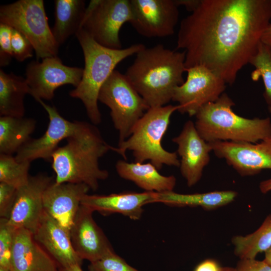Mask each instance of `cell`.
Masks as SVG:
<instances>
[{"instance_id":"obj_1","label":"cell","mask_w":271,"mask_h":271,"mask_svg":"<svg viewBox=\"0 0 271 271\" xmlns=\"http://www.w3.org/2000/svg\"><path fill=\"white\" fill-rule=\"evenodd\" d=\"M271 21V0H201L181 21L177 49L187 68L202 66L233 84Z\"/></svg>"},{"instance_id":"obj_2","label":"cell","mask_w":271,"mask_h":271,"mask_svg":"<svg viewBox=\"0 0 271 271\" xmlns=\"http://www.w3.org/2000/svg\"><path fill=\"white\" fill-rule=\"evenodd\" d=\"M185 52L158 44L136 54L124 75L150 108L166 105L184 82Z\"/></svg>"},{"instance_id":"obj_3","label":"cell","mask_w":271,"mask_h":271,"mask_svg":"<svg viewBox=\"0 0 271 271\" xmlns=\"http://www.w3.org/2000/svg\"><path fill=\"white\" fill-rule=\"evenodd\" d=\"M111 147L94 124L84 122L75 134L67 139V144L58 147L52 155L55 183L84 184L96 190L99 182L109 176L107 170L100 168L99 159Z\"/></svg>"},{"instance_id":"obj_4","label":"cell","mask_w":271,"mask_h":271,"mask_svg":"<svg viewBox=\"0 0 271 271\" xmlns=\"http://www.w3.org/2000/svg\"><path fill=\"white\" fill-rule=\"evenodd\" d=\"M75 35L82 49L85 66L79 84L69 95L82 102L89 119L96 125L101 121L98 97L102 86L119 63L145 46L136 44L123 49L107 48L97 43L81 27Z\"/></svg>"},{"instance_id":"obj_5","label":"cell","mask_w":271,"mask_h":271,"mask_svg":"<svg viewBox=\"0 0 271 271\" xmlns=\"http://www.w3.org/2000/svg\"><path fill=\"white\" fill-rule=\"evenodd\" d=\"M234 102L224 92L196 114L194 122L200 136L208 143L217 141L255 143L271 136L269 117L248 118L235 113Z\"/></svg>"},{"instance_id":"obj_6","label":"cell","mask_w":271,"mask_h":271,"mask_svg":"<svg viewBox=\"0 0 271 271\" xmlns=\"http://www.w3.org/2000/svg\"><path fill=\"white\" fill-rule=\"evenodd\" d=\"M178 110V105L150 108L133 127L130 136L111 146V150L126 160V152L131 151L134 162L143 163L150 160L159 170L164 165L180 166L177 152H170L164 149L162 140L167 131L172 114Z\"/></svg>"},{"instance_id":"obj_7","label":"cell","mask_w":271,"mask_h":271,"mask_svg":"<svg viewBox=\"0 0 271 271\" xmlns=\"http://www.w3.org/2000/svg\"><path fill=\"white\" fill-rule=\"evenodd\" d=\"M0 22L17 30L30 41L37 60L57 56L59 46L49 26L43 0H19L1 6Z\"/></svg>"},{"instance_id":"obj_8","label":"cell","mask_w":271,"mask_h":271,"mask_svg":"<svg viewBox=\"0 0 271 271\" xmlns=\"http://www.w3.org/2000/svg\"><path fill=\"white\" fill-rule=\"evenodd\" d=\"M98 100L107 106L118 143L126 140L139 120L149 106L124 74L115 70L102 86Z\"/></svg>"},{"instance_id":"obj_9","label":"cell","mask_w":271,"mask_h":271,"mask_svg":"<svg viewBox=\"0 0 271 271\" xmlns=\"http://www.w3.org/2000/svg\"><path fill=\"white\" fill-rule=\"evenodd\" d=\"M130 0H92L86 8L82 28L97 43L121 49V28L132 19Z\"/></svg>"},{"instance_id":"obj_10","label":"cell","mask_w":271,"mask_h":271,"mask_svg":"<svg viewBox=\"0 0 271 271\" xmlns=\"http://www.w3.org/2000/svg\"><path fill=\"white\" fill-rule=\"evenodd\" d=\"M186 72V79L175 88L172 100L178 103V111L192 116L205 104L217 100L224 92L227 84L202 66L187 68Z\"/></svg>"},{"instance_id":"obj_11","label":"cell","mask_w":271,"mask_h":271,"mask_svg":"<svg viewBox=\"0 0 271 271\" xmlns=\"http://www.w3.org/2000/svg\"><path fill=\"white\" fill-rule=\"evenodd\" d=\"M83 72V69L63 64L58 56L45 58L41 62L31 61L26 69L29 94L37 101L51 100L56 89L62 85L71 84L77 87Z\"/></svg>"},{"instance_id":"obj_12","label":"cell","mask_w":271,"mask_h":271,"mask_svg":"<svg viewBox=\"0 0 271 271\" xmlns=\"http://www.w3.org/2000/svg\"><path fill=\"white\" fill-rule=\"evenodd\" d=\"M132 19L129 23L141 35L147 38L173 35L179 12L175 0H130Z\"/></svg>"},{"instance_id":"obj_13","label":"cell","mask_w":271,"mask_h":271,"mask_svg":"<svg viewBox=\"0 0 271 271\" xmlns=\"http://www.w3.org/2000/svg\"><path fill=\"white\" fill-rule=\"evenodd\" d=\"M215 156L241 176L271 170V136L257 143L217 141L209 143Z\"/></svg>"},{"instance_id":"obj_14","label":"cell","mask_w":271,"mask_h":271,"mask_svg":"<svg viewBox=\"0 0 271 271\" xmlns=\"http://www.w3.org/2000/svg\"><path fill=\"white\" fill-rule=\"evenodd\" d=\"M39 102L47 112L49 122L44 134L37 139H30L17 152L16 159L19 162L32 161L38 159L51 161L52 156L63 140L75 134L84 121H70L62 117L54 106Z\"/></svg>"},{"instance_id":"obj_15","label":"cell","mask_w":271,"mask_h":271,"mask_svg":"<svg viewBox=\"0 0 271 271\" xmlns=\"http://www.w3.org/2000/svg\"><path fill=\"white\" fill-rule=\"evenodd\" d=\"M54 181L52 177L44 173L30 176L28 183L17 189L8 223L16 228H23L33 233L44 211V192Z\"/></svg>"},{"instance_id":"obj_16","label":"cell","mask_w":271,"mask_h":271,"mask_svg":"<svg viewBox=\"0 0 271 271\" xmlns=\"http://www.w3.org/2000/svg\"><path fill=\"white\" fill-rule=\"evenodd\" d=\"M172 141L178 146L181 173L187 185L192 187L200 181L204 169L209 163L212 148L200 136L191 120L185 123L181 132Z\"/></svg>"},{"instance_id":"obj_17","label":"cell","mask_w":271,"mask_h":271,"mask_svg":"<svg viewBox=\"0 0 271 271\" xmlns=\"http://www.w3.org/2000/svg\"><path fill=\"white\" fill-rule=\"evenodd\" d=\"M93 211L81 205L69 230L72 246L83 260L96 261L114 251L102 230L93 218Z\"/></svg>"},{"instance_id":"obj_18","label":"cell","mask_w":271,"mask_h":271,"mask_svg":"<svg viewBox=\"0 0 271 271\" xmlns=\"http://www.w3.org/2000/svg\"><path fill=\"white\" fill-rule=\"evenodd\" d=\"M35 240L56 262L58 268L82 265L72 244L69 231L45 210L36 230Z\"/></svg>"},{"instance_id":"obj_19","label":"cell","mask_w":271,"mask_h":271,"mask_svg":"<svg viewBox=\"0 0 271 271\" xmlns=\"http://www.w3.org/2000/svg\"><path fill=\"white\" fill-rule=\"evenodd\" d=\"M89 187L84 184L52 183L44 192V210L69 231Z\"/></svg>"},{"instance_id":"obj_20","label":"cell","mask_w":271,"mask_h":271,"mask_svg":"<svg viewBox=\"0 0 271 271\" xmlns=\"http://www.w3.org/2000/svg\"><path fill=\"white\" fill-rule=\"evenodd\" d=\"M154 195V192L146 191H126L107 195L86 194L83 197L81 205L103 215L119 213L138 220L143 213V206L153 203Z\"/></svg>"},{"instance_id":"obj_21","label":"cell","mask_w":271,"mask_h":271,"mask_svg":"<svg viewBox=\"0 0 271 271\" xmlns=\"http://www.w3.org/2000/svg\"><path fill=\"white\" fill-rule=\"evenodd\" d=\"M12 271H58L52 257L35 240L30 231L16 228L11 257Z\"/></svg>"},{"instance_id":"obj_22","label":"cell","mask_w":271,"mask_h":271,"mask_svg":"<svg viewBox=\"0 0 271 271\" xmlns=\"http://www.w3.org/2000/svg\"><path fill=\"white\" fill-rule=\"evenodd\" d=\"M115 169L122 178L133 182L146 192L162 193L173 191L176 178L161 175L151 163H129L118 160Z\"/></svg>"},{"instance_id":"obj_23","label":"cell","mask_w":271,"mask_h":271,"mask_svg":"<svg viewBox=\"0 0 271 271\" xmlns=\"http://www.w3.org/2000/svg\"><path fill=\"white\" fill-rule=\"evenodd\" d=\"M237 196V193L232 190L193 194H181L173 191L155 192L153 203H162L167 205L177 207H201L210 210L231 203Z\"/></svg>"},{"instance_id":"obj_24","label":"cell","mask_w":271,"mask_h":271,"mask_svg":"<svg viewBox=\"0 0 271 271\" xmlns=\"http://www.w3.org/2000/svg\"><path fill=\"white\" fill-rule=\"evenodd\" d=\"M86 8L82 0L55 1V22L51 30L59 47L81 27Z\"/></svg>"},{"instance_id":"obj_25","label":"cell","mask_w":271,"mask_h":271,"mask_svg":"<svg viewBox=\"0 0 271 271\" xmlns=\"http://www.w3.org/2000/svg\"><path fill=\"white\" fill-rule=\"evenodd\" d=\"M29 93L26 79L12 73L0 70V115L23 117L25 113L24 99Z\"/></svg>"},{"instance_id":"obj_26","label":"cell","mask_w":271,"mask_h":271,"mask_svg":"<svg viewBox=\"0 0 271 271\" xmlns=\"http://www.w3.org/2000/svg\"><path fill=\"white\" fill-rule=\"evenodd\" d=\"M36 124L31 118L1 116L0 153L11 155L17 153L31 139Z\"/></svg>"},{"instance_id":"obj_27","label":"cell","mask_w":271,"mask_h":271,"mask_svg":"<svg viewBox=\"0 0 271 271\" xmlns=\"http://www.w3.org/2000/svg\"><path fill=\"white\" fill-rule=\"evenodd\" d=\"M234 253L240 259L255 258L271 246V214L265 218L254 232L245 236L232 237Z\"/></svg>"},{"instance_id":"obj_28","label":"cell","mask_w":271,"mask_h":271,"mask_svg":"<svg viewBox=\"0 0 271 271\" xmlns=\"http://www.w3.org/2000/svg\"><path fill=\"white\" fill-rule=\"evenodd\" d=\"M249 64L254 67L251 79L257 81L261 78L264 88L263 99L268 106H271V46L260 42Z\"/></svg>"},{"instance_id":"obj_29","label":"cell","mask_w":271,"mask_h":271,"mask_svg":"<svg viewBox=\"0 0 271 271\" xmlns=\"http://www.w3.org/2000/svg\"><path fill=\"white\" fill-rule=\"evenodd\" d=\"M31 162H19L11 155L0 154V182L12 185L18 189L29 180Z\"/></svg>"},{"instance_id":"obj_30","label":"cell","mask_w":271,"mask_h":271,"mask_svg":"<svg viewBox=\"0 0 271 271\" xmlns=\"http://www.w3.org/2000/svg\"><path fill=\"white\" fill-rule=\"evenodd\" d=\"M16 229L8 223L7 218H1L0 267L12 270L11 257Z\"/></svg>"},{"instance_id":"obj_31","label":"cell","mask_w":271,"mask_h":271,"mask_svg":"<svg viewBox=\"0 0 271 271\" xmlns=\"http://www.w3.org/2000/svg\"><path fill=\"white\" fill-rule=\"evenodd\" d=\"M88 271H140L128 264L115 253L110 252L102 258L90 262Z\"/></svg>"},{"instance_id":"obj_32","label":"cell","mask_w":271,"mask_h":271,"mask_svg":"<svg viewBox=\"0 0 271 271\" xmlns=\"http://www.w3.org/2000/svg\"><path fill=\"white\" fill-rule=\"evenodd\" d=\"M11 48L13 57L19 62H23L33 56L34 48L30 41L21 33L13 28Z\"/></svg>"},{"instance_id":"obj_33","label":"cell","mask_w":271,"mask_h":271,"mask_svg":"<svg viewBox=\"0 0 271 271\" xmlns=\"http://www.w3.org/2000/svg\"><path fill=\"white\" fill-rule=\"evenodd\" d=\"M13 28L8 25L0 23V66L9 64L13 54L11 48V37Z\"/></svg>"},{"instance_id":"obj_34","label":"cell","mask_w":271,"mask_h":271,"mask_svg":"<svg viewBox=\"0 0 271 271\" xmlns=\"http://www.w3.org/2000/svg\"><path fill=\"white\" fill-rule=\"evenodd\" d=\"M17 188L10 184L0 182V216L8 219L13 208Z\"/></svg>"},{"instance_id":"obj_35","label":"cell","mask_w":271,"mask_h":271,"mask_svg":"<svg viewBox=\"0 0 271 271\" xmlns=\"http://www.w3.org/2000/svg\"><path fill=\"white\" fill-rule=\"evenodd\" d=\"M236 271H271V266L263 260L255 258L240 259Z\"/></svg>"},{"instance_id":"obj_36","label":"cell","mask_w":271,"mask_h":271,"mask_svg":"<svg viewBox=\"0 0 271 271\" xmlns=\"http://www.w3.org/2000/svg\"><path fill=\"white\" fill-rule=\"evenodd\" d=\"M223 267L216 260L209 258L197 264L194 271H222Z\"/></svg>"},{"instance_id":"obj_37","label":"cell","mask_w":271,"mask_h":271,"mask_svg":"<svg viewBox=\"0 0 271 271\" xmlns=\"http://www.w3.org/2000/svg\"><path fill=\"white\" fill-rule=\"evenodd\" d=\"M177 5L184 6L186 9L190 12H192L199 5L201 0H175Z\"/></svg>"},{"instance_id":"obj_38","label":"cell","mask_w":271,"mask_h":271,"mask_svg":"<svg viewBox=\"0 0 271 271\" xmlns=\"http://www.w3.org/2000/svg\"><path fill=\"white\" fill-rule=\"evenodd\" d=\"M261 42L271 46V22L265 30L262 36Z\"/></svg>"},{"instance_id":"obj_39","label":"cell","mask_w":271,"mask_h":271,"mask_svg":"<svg viewBox=\"0 0 271 271\" xmlns=\"http://www.w3.org/2000/svg\"><path fill=\"white\" fill-rule=\"evenodd\" d=\"M260 191L266 194L271 191V178L261 181L259 185Z\"/></svg>"},{"instance_id":"obj_40","label":"cell","mask_w":271,"mask_h":271,"mask_svg":"<svg viewBox=\"0 0 271 271\" xmlns=\"http://www.w3.org/2000/svg\"><path fill=\"white\" fill-rule=\"evenodd\" d=\"M58 271H83L81 266L79 265H73L67 267L58 268Z\"/></svg>"},{"instance_id":"obj_41","label":"cell","mask_w":271,"mask_h":271,"mask_svg":"<svg viewBox=\"0 0 271 271\" xmlns=\"http://www.w3.org/2000/svg\"><path fill=\"white\" fill-rule=\"evenodd\" d=\"M263 260L271 266V246L264 251V258Z\"/></svg>"},{"instance_id":"obj_42","label":"cell","mask_w":271,"mask_h":271,"mask_svg":"<svg viewBox=\"0 0 271 271\" xmlns=\"http://www.w3.org/2000/svg\"><path fill=\"white\" fill-rule=\"evenodd\" d=\"M222 271H236L235 268L230 267H223Z\"/></svg>"},{"instance_id":"obj_43","label":"cell","mask_w":271,"mask_h":271,"mask_svg":"<svg viewBox=\"0 0 271 271\" xmlns=\"http://www.w3.org/2000/svg\"><path fill=\"white\" fill-rule=\"evenodd\" d=\"M0 271H12V270L0 267Z\"/></svg>"},{"instance_id":"obj_44","label":"cell","mask_w":271,"mask_h":271,"mask_svg":"<svg viewBox=\"0 0 271 271\" xmlns=\"http://www.w3.org/2000/svg\"><path fill=\"white\" fill-rule=\"evenodd\" d=\"M268 110L269 112L271 114V106H268Z\"/></svg>"}]
</instances>
